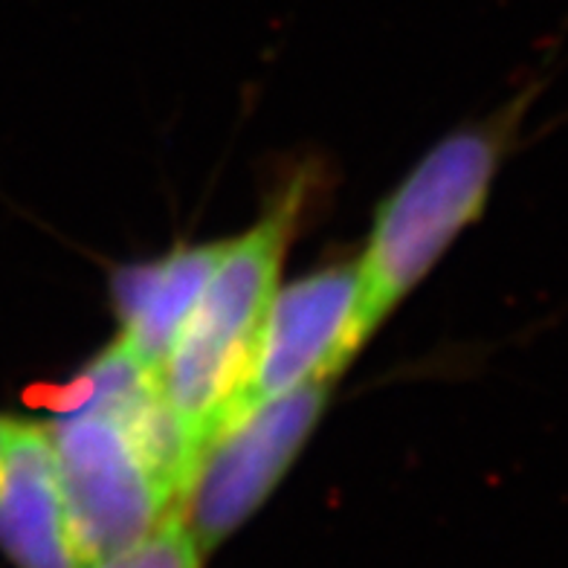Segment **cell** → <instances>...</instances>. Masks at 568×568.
<instances>
[{
  "mask_svg": "<svg viewBox=\"0 0 568 568\" xmlns=\"http://www.w3.org/2000/svg\"><path fill=\"white\" fill-rule=\"evenodd\" d=\"M528 97L494 122L449 134L383 203L359 270L357 343L429 273L458 232L485 210L501 154L508 149Z\"/></svg>",
  "mask_w": 568,
  "mask_h": 568,
  "instance_id": "6da1fadb",
  "label": "cell"
},
{
  "mask_svg": "<svg viewBox=\"0 0 568 568\" xmlns=\"http://www.w3.org/2000/svg\"><path fill=\"white\" fill-rule=\"evenodd\" d=\"M291 226L287 201L247 235L226 241L195 311L160 368L165 400L195 456L224 426L247 374L264 316L276 296Z\"/></svg>",
  "mask_w": 568,
  "mask_h": 568,
  "instance_id": "7a4b0ae2",
  "label": "cell"
},
{
  "mask_svg": "<svg viewBox=\"0 0 568 568\" xmlns=\"http://www.w3.org/2000/svg\"><path fill=\"white\" fill-rule=\"evenodd\" d=\"M328 397V381H311L241 412L212 435L180 499V519L201 548H215L262 508Z\"/></svg>",
  "mask_w": 568,
  "mask_h": 568,
  "instance_id": "3957f363",
  "label": "cell"
},
{
  "mask_svg": "<svg viewBox=\"0 0 568 568\" xmlns=\"http://www.w3.org/2000/svg\"><path fill=\"white\" fill-rule=\"evenodd\" d=\"M357 305L359 270L352 264L320 270L276 291L224 424L270 397L337 374L359 348Z\"/></svg>",
  "mask_w": 568,
  "mask_h": 568,
  "instance_id": "277c9868",
  "label": "cell"
},
{
  "mask_svg": "<svg viewBox=\"0 0 568 568\" xmlns=\"http://www.w3.org/2000/svg\"><path fill=\"white\" fill-rule=\"evenodd\" d=\"M0 551L16 568H84L44 424L16 420L0 462Z\"/></svg>",
  "mask_w": 568,
  "mask_h": 568,
  "instance_id": "5b68a950",
  "label": "cell"
},
{
  "mask_svg": "<svg viewBox=\"0 0 568 568\" xmlns=\"http://www.w3.org/2000/svg\"><path fill=\"white\" fill-rule=\"evenodd\" d=\"M224 244L180 247L158 262L122 267L113 302L122 320L120 343L160 377L165 357L195 311Z\"/></svg>",
  "mask_w": 568,
  "mask_h": 568,
  "instance_id": "8992f818",
  "label": "cell"
},
{
  "mask_svg": "<svg viewBox=\"0 0 568 568\" xmlns=\"http://www.w3.org/2000/svg\"><path fill=\"white\" fill-rule=\"evenodd\" d=\"M90 568H201V546L189 534L180 514H172L158 531H151L136 546Z\"/></svg>",
  "mask_w": 568,
  "mask_h": 568,
  "instance_id": "52a82bcc",
  "label": "cell"
},
{
  "mask_svg": "<svg viewBox=\"0 0 568 568\" xmlns=\"http://www.w3.org/2000/svg\"><path fill=\"white\" fill-rule=\"evenodd\" d=\"M12 424H16V418H3V415H0V462H3V449H7Z\"/></svg>",
  "mask_w": 568,
  "mask_h": 568,
  "instance_id": "ba28073f",
  "label": "cell"
}]
</instances>
